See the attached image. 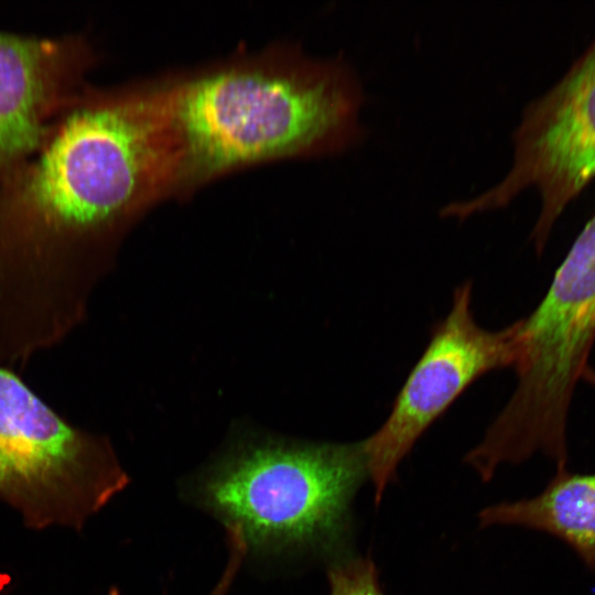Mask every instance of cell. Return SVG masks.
Returning a JSON list of instances; mask_svg holds the SVG:
<instances>
[{"mask_svg": "<svg viewBox=\"0 0 595 595\" xmlns=\"http://www.w3.org/2000/svg\"><path fill=\"white\" fill-rule=\"evenodd\" d=\"M166 198L156 78L88 84L0 185V365L25 367L68 337L127 230Z\"/></svg>", "mask_w": 595, "mask_h": 595, "instance_id": "obj_1", "label": "cell"}, {"mask_svg": "<svg viewBox=\"0 0 595 595\" xmlns=\"http://www.w3.org/2000/svg\"><path fill=\"white\" fill-rule=\"evenodd\" d=\"M158 80L174 198L255 164L344 154L369 133L363 80L342 54L280 44Z\"/></svg>", "mask_w": 595, "mask_h": 595, "instance_id": "obj_2", "label": "cell"}, {"mask_svg": "<svg viewBox=\"0 0 595 595\" xmlns=\"http://www.w3.org/2000/svg\"><path fill=\"white\" fill-rule=\"evenodd\" d=\"M367 476L363 441L261 436L224 452L187 485V495L241 532L247 556L309 555L329 564L348 555L351 502Z\"/></svg>", "mask_w": 595, "mask_h": 595, "instance_id": "obj_3", "label": "cell"}, {"mask_svg": "<svg viewBox=\"0 0 595 595\" xmlns=\"http://www.w3.org/2000/svg\"><path fill=\"white\" fill-rule=\"evenodd\" d=\"M595 343V213L576 236L537 307L519 320L516 388L482 439L498 463L541 452L567 463V418Z\"/></svg>", "mask_w": 595, "mask_h": 595, "instance_id": "obj_4", "label": "cell"}, {"mask_svg": "<svg viewBox=\"0 0 595 595\" xmlns=\"http://www.w3.org/2000/svg\"><path fill=\"white\" fill-rule=\"evenodd\" d=\"M129 482L105 436L65 421L0 365V498L29 527L80 529Z\"/></svg>", "mask_w": 595, "mask_h": 595, "instance_id": "obj_5", "label": "cell"}, {"mask_svg": "<svg viewBox=\"0 0 595 595\" xmlns=\"http://www.w3.org/2000/svg\"><path fill=\"white\" fill-rule=\"evenodd\" d=\"M511 164L484 192L447 205L452 219L509 206L527 190L540 197L529 236L538 255L567 206L595 180V37L548 90L522 109Z\"/></svg>", "mask_w": 595, "mask_h": 595, "instance_id": "obj_6", "label": "cell"}, {"mask_svg": "<svg viewBox=\"0 0 595 595\" xmlns=\"http://www.w3.org/2000/svg\"><path fill=\"white\" fill-rule=\"evenodd\" d=\"M472 283L453 293L446 316L398 392L383 424L363 441L368 476L378 504L401 459L419 437L482 376L515 368L519 358V320L498 329L482 327L472 311Z\"/></svg>", "mask_w": 595, "mask_h": 595, "instance_id": "obj_7", "label": "cell"}, {"mask_svg": "<svg viewBox=\"0 0 595 595\" xmlns=\"http://www.w3.org/2000/svg\"><path fill=\"white\" fill-rule=\"evenodd\" d=\"M97 62L83 34L0 31V185L40 148Z\"/></svg>", "mask_w": 595, "mask_h": 595, "instance_id": "obj_8", "label": "cell"}, {"mask_svg": "<svg viewBox=\"0 0 595 595\" xmlns=\"http://www.w3.org/2000/svg\"><path fill=\"white\" fill-rule=\"evenodd\" d=\"M479 526L512 524L549 533L569 545L595 572V473L556 474L536 497L491 505Z\"/></svg>", "mask_w": 595, "mask_h": 595, "instance_id": "obj_9", "label": "cell"}, {"mask_svg": "<svg viewBox=\"0 0 595 595\" xmlns=\"http://www.w3.org/2000/svg\"><path fill=\"white\" fill-rule=\"evenodd\" d=\"M329 595H385L369 558L347 555L328 564Z\"/></svg>", "mask_w": 595, "mask_h": 595, "instance_id": "obj_10", "label": "cell"}, {"mask_svg": "<svg viewBox=\"0 0 595 595\" xmlns=\"http://www.w3.org/2000/svg\"><path fill=\"white\" fill-rule=\"evenodd\" d=\"M228 547V560L226 567L209 595H227L234 580L247 556V548L244 538L236 528L226 529Z\"/></svg>", "mask_w": 595, "mask_h": 595, "instance_id": "obj_11", "label": "cell"}, {"mask_svg": "<svg viewBox=\"0 0 595 595\" xmlns=\"http://www.w3.org/2000/svg\"><path fill=\"white\" fill-rule=\"evenodd\" d=\"M582 379L586 381L587 383L595 387V369H593L589 365L585 368Z\"/></svg>", "mask_w": 595, "mask_h": 595, "instance_id": "obj_12", "label": "cell"}, {"mask_svg": "<svg viewBox=\"0 0 595 595\" xmlns=\"http://www.w3.org/2000/svg\"><path fill=\"white\" fill-rule=\"evenodd\" d=\"M465 461H466V456H465ZM466 463H467V462H466ZM467 464H468V463H467ZM479 477H480V476H479ZM480 478H483V477H480ZM484 479H485V478H483V480H484ZM488 480H489V479H485V482H488Z\"/></svg>", "mask_w": 595, "mask_h": 595, "instance_id": "obj_13", "label": "cell"}]
</instances>
